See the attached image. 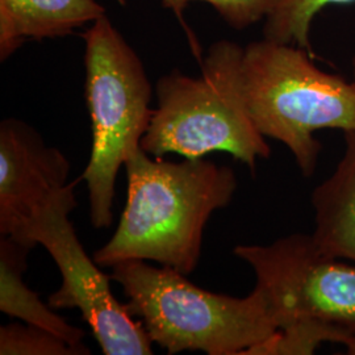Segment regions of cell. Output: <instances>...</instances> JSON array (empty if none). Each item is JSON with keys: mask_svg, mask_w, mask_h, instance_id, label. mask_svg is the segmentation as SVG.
Masks as SVG:
<instances>
[{"mask_svg": "<svg viewBox=\"0 0 355 355\" xmlns=\"http://www.w3.org/2000/svg\"><path fill=\"white\" fill-rule=\"evenodd\" d=\"M355 0H274L265 19L263 37L297 45L313 54L311 32L318 13L333 6H352Z\"/></svg>", "mask_w": 355, "mask_h": 355, "instance_id": "7c38bea8", "label": "cell"}, {"mask_svg": "<svg viewBox=\"0 0 355 355\" xmlns=\"http://www.w3.org/2000/svg\"><path fill=\"white\" fill-rule=\"evenodd\" d=\"M255 274L278 330L318 321L355 334V265L318 249L312 234L293 233L270 245L233 250Z\"/></svg>", "mask_w": 355, "mask_h": 355, "instance_id": "52a82bcc", "label": "cell"}, {"mask_svg": "<svg viewBox=\"0 0 355 355\" xmlns=\"http://www.w3.org/2000/svg\"><path fill=\"white\" fill-rule=\"evenodd\" d=\"M352 66H353V76H354L355 79V55L353 57V62H352Z\"/></svg>", "mask_w": 355, "mask_h": 355, "instance_id": "ac0fdd59", "label": "cell"}, {"mask_svg": "<svg viewBox=\"0 0 355 355\" xmlns=\"http://www.w3.org/2000/svg\"><path fill=\"white\" fill-rule=\"evenodd\" d=\"M69 183L35 216L17 237L31 248L42 245L58 267L62 284L49 296L53 309H78L105 355H150L152 341L127 305L116 299L111 277L91 259L69 216L76 207V184Z\"/></svg>", "mask_w": 355, "mask_h": 355, "instance_id": "8992f818", "label": "cell"}, {"mask_svg": "<svg viewBox=\"0 0 355 355\" xmlns=\"http://www.w3.org/2000/svg\"><path fill=\"white\" fill-rule=\"evenodd\" d=\"M127 204L111 240L94 254L101 267L152 261L190 275L199 265L204 229L228 207L237 178L204 158L165 161L136 149L125 162Z\"/></svg>", "mask_w": 355, "mask_h": 355, "instance_id": "6da1fadb", "label": "cell"}, {"mask_svg": "<svg viewBox=\"0 0 355 355\" xmlns=\"http://www.w3.org/2000/svg\"><path fill=\"white\" fill-rule=\"evenodd\" d=\"M162 1H164V6H165L166 8H170V10H173V11L175 12L178 19H179V21L182 23V26L186 28L187 36H189V40H190V45L191 48H192V51H193L196 60L199 61V64H202L203 58H202V51H200L199 42L196 41V38L193 37V35L191 33L190 29L187 28L186 23H184V19H183V11H184V8H186V6H187V1H186V0H162Z\"/></svg>", "mask_w": 355, "mask_h": 355, "instance_id": "2e32d148", "label": "cell"}, {"mask_svg": "<svg viewBox=\"0 0 355 355\" xmlns=\"http://www.w3.org/2000/svg\"><path fill=\"white\" fill-rule=\"evenodd\" d=\"M105 15L96 0H0V58L26 38L58 37Z\"/></svg>", "mask_w": 355, "mask_h": 355, "instance_id": "30bf717a", "label": "cell"}, {"mask_svg": "<svg viewBox=\"0 0 355 355\" xmlns=\"http://www.w3.org/2000/svg\"><path fill=\"white\" fill-rule=\"evenodd\" d=\"M352 338L347 331L318 321H302L280 329L245 355H311L321 343H343Z\"/></svg>", "mask_w": 355, "mask_h": 355, "instance_id": "4fadbf2b", "label": "cell"}, {"mask_svg": "<svg viewBox=\"0 0 355 355\" xmlns=\"http://www.w3.org/2000/svg\"><path fill=\"white\" fill-rule=\"evenodd\" d=\"M343 157L329 178L312 192L315 230L322 253L355 263V132H343Z\"/></svg>", "mask_w": 355, "mask_h": 355, "instance_id": "9c48e42d", "label": "cell"}, {"mask_svg": "<svg viewBox=\"0 0 355 355\" xmlns=\"http://www.w3.org/2000/svg\"><path fill=\"white\" fill-rule=\"evenodd\" d=\"M243 48L233 41L215 42L202 61L200 76L174 70L157 83V108L142 140V150L155 158L179 154L204 158L228 153L248 166L271 155L257 129L242 91Z\"/></svg>", "mask_w": 355, "mask_h": 355, "instance_id": "3957f363", "label": "cell"}, {"mask_svg": "<svg viewBox=\"0 0 355 355\" xmlns=\"http://www.w3.org/2000/svg\"><path fill=\"white\" fill-rule=\"evenodd\" d=\"M32 249L10 236H0V311L26 324L49 330L73 346L83 347L85 331L58 316L24 283L23 275Z\"/></svg>", "mask_w": 355, "mask_h": 355, "instance_id": "8fae6325", "label": "cell"}, {"mask_svg": "<svg viewBox=\"0 0 355 355\" xmlns=\"http://www.w3.org/2000/svg\"><path fill=\"white\" fill-rule=\"evenodd\" d=\"M117 1H119L120 4H125V1H127V0H117Z\"/></svg>", "mask_w": 355, "mask_h": 355, "instance_id": "d6986e66", "label": "cell"}, {"mask_svg": "<svg viewBox=\"0 0 355 355\" xmlns=\"http://www.w3.org/2000/svg\"><path fill=\"white\" fill-rule=\"evenodd\" d=\"M70 162L37 130L7 119L0 124V236L17 237L69 184Z\"/></svg>", "mask_w": 355, "mask_h": 355, "instance_id": "ba28073f", "label": "cell"}, {"mask_svg": "<svg viewBox=\"0 0 355 355\" xmlns=\"http://www.w3.org/2000/svg\"><path fill=\"white\" fill-rule=\"evenodd\" d=\"M187 3L191 0H186ZM220 13L229 26L245 29L258 21H265L274 0H203Z\"/></svg>", "mask_w": 355, "mask_h": 355, "instance_id": "9a60e30c", "label": "cell"}, {"mask_svg": "<svg viewBox=\"0 0 355 355\" xmlns=\"http://www.w3.org/2000/svg\"><path fill=\"white\" fill-rule=\"evenodd\" d=\"M83 37L92 145L80 178L89 190L91 224L105 229L114 221L117 174L152 120V86L139 55L105 15Z\"/></svg>", "mask_w": 355, "mask_h": 355, "instance_id": "5b68a950", "label": "cell"}, {"mask_svg": "<svg viewBox=\"0 0 355 355\" xmlns=\"http://www.w3.org/2000/svg\"><path fill=\"white\" fill-rule=\"evenodd\" d=\"M87 346L76 347L49 330L31 324L0 328V355H89Z\"/></svg>", "mask_w": 355, "mask_h": 355, "instance_id": "5bb4252c", "label": "cell"}, {"mask_svg": "<svg viewBox=\"0 0 355 355\" xmlns=\"http://www.w3.org/2000/svg\"><path fill=\"white\" fill-rule=\"evenodd\" d=\"M110 277L123 288L129 313L167 354L245 355L278 331L257 287L245 297L215 293L146 261L119 263Z\"/></svg>", "mask_w": 355, "mask_h": 355, "instance_id": "7a4b0ae2", "label": "cell"}, {"mask_svg": "<svg viewBox=\"0 0 355 355\" xmlns=\"http://www.w3.org/2000/svg\"><path fill=\"white\" fill-rule=\"evenodd\" d=\"M345 346H346V349H347V352H346L347 354L355 355V334L346 343Z\"/></svg>", "mask_w": 355, "mask_h": 355, "instance_id": "e0dca14e", "label": "cell"}, {"mask_svg": "<svg viewBox=\"0 0 355 355\" xmlns=\"http://www.w3.org/2000/svg\"><path fill=\"white\" fill-rule=\"evenodd\" d=\"M315 54L263 37L242 54V91L257 129L284 144L304 177L318 167L324 129L355 132V79L321 70Z\"/></svg>", "mask_w": 355, "mask_h": 355, "instance_id": "277c9868", "label": "cell"}]
</instances>
